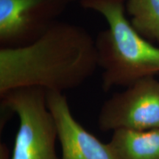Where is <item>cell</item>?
<instances>
[{
  "label": "cell",
  "mask_w": 159,
  "mask_h": 159,
  "mask_svg": "<svg viewBox=\"0 0 159 159\" xmlns=\"http://www.w3.org/2000/svg\"><path fill=\"white\" fill-rule=\"evenodd\" d=\"M97 68L95 39L82 27L57 21L34 42L0 48V96L25 87L63 93L83 85Z\"/></svg>",
  "instance_id": "cell-1"
},
{
  "label": "cell",
  "mask_w": 159,
  "mask_h": 159,
  "mask_svg": "<svg viewBox=\"0 0 159 159\" xmlns=\"http://www.w3.org/2000/svg\"><path fill=\"white\" fill-rule=\"evenodd\" d=\"M81 7L100 13L108 28L95 39L102 69V89L128 87L159 74V48L142 37L126 16V0H79Z\"/></svg>",
  "instance_id": "cell-2"
},
{
  "label": "cell",
  "mask_w": 159,
  "mask_h": 159,
  "mask_svg": "<svg viewBox=\"0 0 159 159\" xmlns=\"http://www.w3.org/2000/svg\"><path fill=\"white\" fill-rule=\"evenodd\" d=\"M1 97V108L15 113L19 124L11 159H60L57 132L47 102V91L38 87L11 90Z\"/></svg>",
  "instance_id": "cell-3"
},
{
  "label": "cell",
  "mask_w": 159,
  "mask_h": 159,
  "mask_svg": "<svg viewBox=\"0 0 159 159\" xmlns=\"http://www.w3.org/2000/svg\"><path fill=\"white\" fill-rule=\"evenodd\" d=\"M97 123L103 132L159 128L158 80L145 77L115 93L103 103Z\"/></svg>",
  "instance_id": "cell-4"
},
{
  "label": "cell",
  "mask_w": 159,
  "mask_h": 159,
  "mask_svg": "<svg viewBox=\"0 0 159 159\" xmlns=\"http://www.w3.org/2000/svg\"><path fill=\"white\" fill-rule=\"evenodd\" d=\"M74 0H0V45L34 42L57 21Z\"/></svg>",
  "instance_id": "cell-5"
},
{
  "label": "cell",
  "mask_w": 159,
  "mask_h": 159,
  "mask_svg": "<svg viewBox=\"0 0 159 159\" xmlns=\"http://www.w3.org/2000/svg\"><path fill=\"white\" fill-rule=\"evenodd\" d=\"M47 102L56 125L61 159H116L108 143L99 141L75 119L62 92L47 91Z\"/></svg>",
  "instance_id": "cell-6"
},
{
  "label": "cell",
  "mask_w": 159,
  "mask_h": 159,
  "mask_svg": "<svg viewBox=\"0 0 159 159\" xmlns=\"http://www.w3.org/2000/svg\"><path fill=\"white\" fill-rule=\"evenodd\" d=\"M108 144L116 159H159V128L119 129Z\"/></svg>",
  "instance_id": "cell-7"
},
{
  "label": "cell",
  "mask_w": 159,
  "mask_h": 159,
  "mask_svg": "<svg viewBox=\"0 0 159 159\" xmlns=\"http://www.w3.org/2000/svg\"><path fill=\"white\" fill-rule=\"evenodd\" d=\"M125 11L139 34L159 44V0H126Z\"/></svg>",
  "instance_id": "cell-8"
},
{
  "label": "cell",
  "mask_w": 159,
  "mask_h": 159,
  "mask_svg": "<svg viewBox=\"0 0 159 159\" xmlns=\"http://www.w3.org/2000/svg\"><path fill=\"white\" fill-rule=\"evenodd\" d=\"M0 156H1V159H11V156H9V150L7 149V147L4 144L1 143V146H0Z\"/></svg>",
  "instance_id": "cell-9"
}]
</instances>
